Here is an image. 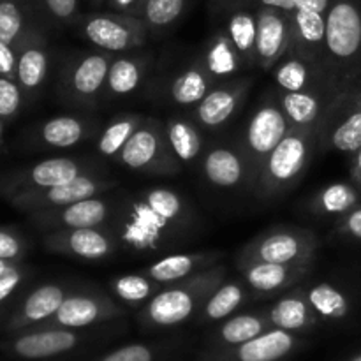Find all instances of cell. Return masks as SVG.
I'll return each mask as SVG.
<instances>
[{
    "label": "cell",
    "instance_id": "cell-10",
    "mask_svg": "<svg viewBox=\"0 0 361 361\" xmlns=\"http://www.w3.org/2000/svg\"><path fill=\"white\" fill-rule=\"evenodd\" d=\"M256 66L270 71L291 48V18L288 11L257 6L256 9Z\"/></svg>",
    "mask_w": 361,
    "mask_h": 361
},
{
    "label": "cell",
    "instance_id": "cell-48",
    "mask_svg": "<svg viewBox=\"0 0 361 361\" xmlns=\"http://www.w3.org/2000/svg\"><path fill=\"white\" fill-rule=\"evenodd\" d=\"M23 277L25 271L20 264H18L16 268H13L11 271H7V274L0 275V303L6 302V300L16 291V288L21 284Z\"/></svg>",
    "mask_w": 361,
    "mask_h": 361
},
{
    "label": "cell",
    "instance_id": "cell-18",
    "mask_svg": "<svg viewBox=\"0 0 361 361\" xmlns=\"http://www.w3.org/2000/svg\"><path fill=\"white\" fill-rule=\"evenodd\" d=\"M48 46L37 28L30 27L18 44L16 81L25 95L37 94L48 76Z\"/></svg>",
    "mask_w": 361,
    "mask_h": 361
},
{
    "label": "cell",
    "instance_id": "cell-46",
    "mask_svg": "<svg viewBox=\"0 0 361 361\" xmlns=\"http://www.w3.org/2000/svg\"><path fill=\"white\" fill-rule=\"evenodd\" d=\"M102 361H152V351L145 345H126L108 355Z\"/></svg>",
    "mask_w": 361,
    "mask_h": 361
},
{
    "label": "cell",
    "instance_id": "cell-17",
    "mask_svg": "<svg viewBox=\"0 0 361 361\" xmlns=\"http://www.w3.org/2000/svg\"><path fill=\"white\" fill-rule=\"evenodd\" d=\"M250 85L252 80L243 78V80L229 81L221 87H214L204 95L203 101L196 104L194 118L207 129H219L226 126L247 97Z\"/></svg>",
    "mask_w": 361,
    "mask_h": 361
},
{
    "label": "cell",
    "instance_id": "cell-24",
    "mask_svg": "<svg viewBox=\"0 0 361 361\" xmlns=\"http://www.w3.org/2000/svg\"><path fill=\"white\" fill-rule=\"evenodd\" d=\"M221 259L219 252H194V254H171L155 261L147 268L145 274L159 284L169 286L175 282L185 281L200 271L217 264Z\"/></svg>",
    "mask_w": 361,
    "mask_h": 361
},
{
    "label": "cell",
    "instance_id": "cell-13",
    "mask_svg": "<svg viewBox=\"0 0 361 361\" xmlns=\"http://www.w3.org/2000/svg\"><path fill=\"white\" fill-rule=\"evenodd\" d=\"M44 247L49 252L99 261L115 252L116 243L113 235L101 228H73L46 233Z\"/></svg>",
    "mask_w": 361,
    "mask_h": 361
},
{
    "label": "cell",
    "instance_id": "cell-45",
    "mask_svg": "<svg viewBox=\"0 0 361 361\" xmlns=\"http://www.w3.org/2000/svg\"><path fill=\"white\" fill-rule=\"evenodd\" d=\"M46 11L62 23H74L78 20V0H42Z\"/></svg>",
    "mask_w": 361,
    "mask_h": 361
},
{
    "label": "cell",
    "instance_id": "cell-23",
    "mask_svg": "<svg viewBox=\"0 0 361 361\" xmlns=\"http://www.w3.org/2000/svg\"><path fill=\"white\" fill-rule=\"evenodd\" d=\"M115 314H118V309L104 296L69 295L49 319L56 326L83 328Z\"/></svg>",
    "mask_w": 361,
    "mask_h": 361
},
{
    "label": "cell",
    "instance_id": "cell-14",
    "mask_svg": "<svg viewBox=\"0 0 361 361\" xmlns=\"http://www.w3.org/2000/svg\"><path fill=\"white\" fill-rule=\"evenodd\" d=\"M185 210L183 200L171 189H154L137 204L136 221H140V233L133 236L140 247L150 245L152 236L180 221Z\"/></svg>",
    "mask_w": 361,
    "mask_h": 361
},
{
    "label": "cell",
    "instance_id": "cell-32",
    "mask_svg": "<svg viewBox=\"0 0 361 361\" xmlns=\"http://www.w3.org/2000/svg\"><path fill=\"white\" fill-rule=\"evenodd\" d=\"M88 122L76 116H55L39 129V141L49 148H71L88 136Z\"/></svg>",
    "mask_w": 361,
    "mask_h": 361
},
{
    "label": "cell",
    "instance_id": "cell-35",
    "mask_svg": "<svg viewBox=\"0 0 361 361\" xmlns=\"http://www.w3.org/2000/svg\"><path fill=\"white\" fill-rule=\"evenodd\" d=\"M247 284L238 281H224L203 305V317L207 321H219L235 312L247 296Z\"/></svg>",
    "mask_w": 361,
    "mask_h": 361
},
{
    "label": "cell",
    "instance_id": "cell-25",
    "mask_svg": "<svg viewBox=\"0 0 361 361\" xmlns=\"http://www.w3.org/2000/svg\"><path fill=\"white\" fill-rule=\"evenodd\" d=\"M67 293L60 284H44L30 293L25 298L23 305L18 310L16 316L11 321V330L23 328L27 324L41 323L49 319L59 310L62 302L66 300Z\"/></svg>",
    "mask_w": 361,
    "mask_h": 361
},
{
    "label": "cell",
    "instance_id": "cell-44",
    "mask_svg": "<svg viewBox=\"0 0 361 361\" xmlns=\"http://www.w3.org/2000/svg\"><path fill=\"white\" fill-rule=\"evenodd\" d=\"M25 254V242L18 233L0 229V259L20 263Z\"/></svg>",
    "mask_w": 361,
    "mask_h": 361
},
{
    "label": "cell",
    "instance_id": "cell-28",
    "mask_svg": "<svg viewBox=\"0 0 361 361\" xmlns=\"http://www.w3.org/2000/svg\"><path fill=\"white\" fill-rule=\"evenodd\" d=\"M215 78L204 62H197L182 71L173 80L169 94L178 106H196L214 88Z\"/></svg>",
    "mask_w": 361,
    "mask_h": 361
},
{
    "label": "cell",
    "instance_id": "cell-1",
    "mask_svg": "<svg viewBox=\"0 0 361 361\" xmlns=\"http://www.w3.org/2000/svg\"><path fill=\"white\" fill-rule=\"evenodd\" d=\"M324 67L341 90L361 81V9L353 0L328 7Z\"/></svg>",
    "mask_w": 361,
    "mask_h": 361
},
{
    "label": "cell",
    "instance_id": "cell-38",
    "mask_svg": "<svg viewBox=\"0 0 361 361\" xmlns=\"http://www.w3.org/2000/svg\"><path fill=\"white\" fill-rule=\"evenodd\" d=\"M143 123V118L137 115H123L120 118L113 120L102 134L99 136L97 141V150L99 154L104 157H116L118 152L122 150L123 145L129 141L133 136L134 130Z\"/></svg>",
    "mask_w": 361,
    "mask_h": 361
},
{
    "label": "cell",
    "instance_id": "cell-33",
    "mask_svg": "<svg viewBox=\"0 0 361 361\" xmlns=\"http://www.w3.org/2000/svg\"><path fill=\"white\" fill-rule=\"evenodd\" d=\"M164 133L173 154L180 162H192L201 155V133L190 120L176 116L164 123Z\"/></svg>",
    "mask_w": 361,
    "mask_h": 361
},
{
    "label": "cell",
    "instance_id": "cell-30",
    "mask_svg": "<svg viewBox=\"0 0 361 361\" xmlns=\"http://www.w3.org/2000/svg\"><path fill=\"white\" fill-rule=\"evenodd\" d=\"M147 73V60L140 56H118L111 60L104 92L109 97H123L140 88Z\"/></svg>",
    "mask_w": 361,
    "mask_h": 361
},
{
    "label": "cell",
    "instance_id": "cell-39",
    "mask_svg": "<svg viewBox=\"0 0 361 361\" xmlns=\"http://www.w3.org/2000/svg\"><path fill=\"white\" fill-rule=\"evenodd\" d=\"M109 286H111V291L127 303H140L154 298L162 289V284L148 277L147 274L122 275L109 282Z\"/></svg>",
    "mask_w": 361,
    "mask_h": 361
},
{
    "label": "cell",
    "instance_id": "cell-27",
    "mask_svg": "<svg viewBox=\"0 0 361 361\" xmlns=\"http://www.w3.org/2000/svg\"><path fill=\"white\" fill-rule=\"evenodd\" d=\"M317 314L310 305L307 293L296 289L291 295H286L275 303L268 312V319L275 328L286 331L303 330L316 321Z\"/></svg>",
    "mask_w": 361,
    "mask_h": 361
},
{
    "label": "cell",
    "instance_id": "cell-29",
    "mask_svg": "<svg viewBox=\"0 0 361 361\" xmlns=\"http://www.w3.org/2000/svg\"><path fill=\"white\" fill-rule=\"evenodd\" d=\"M295 348V338L289 331L275 328L257 335L252 341L238 345L236 358L240 361H277Z\"/></svg>",
    "mask_w": 361,
    "mask_h": 361
},
{
    "label": "cell",
    "instance_id": "cell-12",
    "mask_svg": "<svg viewBox=\"0 0 361 361\" xmlns=\"http://www.w3.org/2000/svg\"><path fill=\"white\" fill-rule=\"evenodd\" d=\"M111 56L108 53H88L78 56L63 69L62 87L67 97L76 104H90L104 90Z\"/></svg>",
    "mask_w": 361,
    "mask_h": 361
},
{
    "label": "cell",
    "instance_id": "cell-47",
    "mask_svg": "<svg viewBox=\"0 0 361 361\" xmlns=\"http://www.w3.org/2000/svg\"><path fill=\"white\" fill-rule=\"evenodd\" d=\"M338 233L349 236V238L361 240V207L353 208L351 212L342 215L338 222Z\"/></svg>",
    "mask_w": 361,
    "mask_h": 361
},
{
    "label": "cell",
    "instance_id": "cell-43",
    "mask_svg": "<svg viewBox=\"0 0 361 361\" xmlns=\"http://www.w3.org/2000/svg\"><path fill=\"white\" fill-rule=\"evenodd\" d=\"M25 94L16 80L0 76V118L9 120L20 113Z\"/></svg>",
    "mask_w": 361,
    "mask_h": 361
},
{
    "label": "cell",
    "instance_id": "cell-36",
    "mask_svg": "<svg viewBox=\"0 0 361 361\" xmlns=\"http://www.w3.org/2000/svg\"><path fill=\"white\" fill-rule=\"evenodd\" d=\"M307 298L317 316L326 317V319H342L349 314V300L341 289L335 288L330 282L314 284L307 291Z\"/></svg>",
    "mask_w": 361,
    "mask_h": 361
},
{
    "label": "cell",
    "instance_id": "cell-11",
    "mask_svg": "<svg viewBox=\"0 0 361 361\" xmlns=\"http://www.w3.org/2000/svg\"><path fill=\"white\" fill-rule=\"evenodd\" d=\"M83 175H88V173L81 162L69 157H53L7 176L6 180L0 182V190H2L4 196H13L21 190L41 189V187H53L73 182Z\"/></svg>",
    "mask_w": 361,
    "mask_h": 361
},
{
    "label": "cell",
    "instance_id": "cell-21",
    "mask_svg": "<svg viewBox=\"0 0 361 361\" xmlns=\"http://www.w3.org/2000/svg\"><path fill=\"white\" fill-rule=\"evenodd\" d=\"M279 88L286 92L316 90V88H341L331 81L330 74L319 63H312L298 55H288L274 67Z\"/></svg>",
    "mask_w": 361,
    "mask_h": 361
},
{
    "label": "cell",
    "instance_id": "cell-50",
    "mask_svg": "<svg viewBox=\"0 0 361 361\" xmlns=\"http://www.w3.org/2000/svg\"><path fill=\"white\" fill-rule=\"evenodd\" d=\"M109 7L116 13L130 14V16H140L143 11L145 0H108Z\"/></svg>",
    "mask_w": 361,
    "mask_h": 361
},
{
    "label": "cell",
    "instance_id": "cell-6",
    "mask_svg": "<svg viewBox=\"0 0 361 361\" xmlns=\"http://www.w3.org/2000/svg\"><path fill=\"white\" fill-rule=\"evenodd\" d=\"M319 242L312 231L277 228L250 240L240 250L238 261H267L279 264L314 263Z\"/></svg>",
    "mask_w": 361,
    "mask_h": 361
},
{
    "label": "cell",
    "instance_id": "cell-16",
    "mask_svg": "<svg viewBox=\"0 0 361 361\" xmlns=\"http://www.w3.org/2000/svg\"><path fill=\"white\" fill-rule=\"evenodd\" d=\"M337 88H316V90L286 92L277 94V101L291 127H317L319 129L328 108L337 97Z\"/></svg>",
    "mask_w": 361,
    "mask_h": 361
},
{
    "label": "cell",
    "instance_id": "cell-22",
    "mask_svg": "<svg viewBox=\"0 0 361 361\" xmlns=\"http://www.w3.org/2000/svg\"><path fill=\"white\" fill-rule=\"evenodd\" d=\"M201 169L207 182L219 189H233L242 185L245 180L252 182L249 164L242 150L229 147H217L207 152L201 162Z\"/></svg>",
    "mask_w": 361,
    "mask_h": 361
},
{
    "label": "cell",
    "instance_id": "cell-5",
    "mask_svg": "<svg viewBox=\"0 0 361 361\" xmlns=\"http://www.w3.org/2000/svg\"><path fill=\"white\" fill-rule=\"evenodd\" d=\"M289 129H291V126H289L288 118H286L284 111L279 104L277 94L263 97V101L257 104V108L254 109L249 122H247L243 143L240 148L247 164H249L252 185L267 155L281 143Z\"/></svg>",
    "mask_w": 361,
    "mask_h": 361
},
{
    "label": "cell",
    "instance_id": "cell-51",
    "mask_svg": "<svg viewBox=\"0 0 361 361\" xmlns=\"http://www.w3.org/2000/svg\"><path fill=\"white\" fill-rule=\"evenodd\" d=\"M257 6H267V7H277L282 11H291L300 9V0H256Z\"/></svg>",
    "mask_w": 361,
    "mask_h": 361
},
{
    "label": "cell",
    "instance_id": "cell-26",
    "mask_svg": "<svg viewBox=\"0 0 361 361\" xmlns=\"http://www.w3.org/2000/svg\"><path fill=\"white\" fill-rule=\"evenodd\" d=\"M78 344V337L69 330H42L27 334L13 342L16 355L28 360L48 358L71 351Z\"/></svg>",
    "mask_w": 361,
    "mask_h": 361
},
{
    "label": "cell",
    "instance_id": "cell-54",
    "mask_svg": "<svg viewBox=\"0 0 361 361\" xmlns=\"http://www.w3.org/2000/svg\"><path fill=\"white\" fill-rule=\"evenodd\" d=\"M2 136H4V120L0 118V147H2Z\"/></svg>",
    "mask_w": 361,
    "mask_h": 361
},
{
    "label": "cell",
    "instance_id": "cell-49",
    "mask_svg": "<svg viewBox=\"0 0 361 361\" xmlns=\"http://www.w3.org/2000/svg\"><path fill=\"white\" fill-rule=\"evenodd\" d=\"M18 51L14 46L0 41V76H7L16 80Z\"/></svg>",
    "mask_w": 361,
    "mask_h": 361
},
{
    "label": "cell",
    "instance_id": "cell-2",
    "mask_svg": "<svg viewBox=\"0 0 361 361\" xmlns=\"http://www.w3.org/2000/svg\"><path fill=\"white\" fill-rule=\"evenodd\" d=\"M317 127H291L267 155L256 176L257 194L264 200L284 196L302 180L317 150Z\"/></svg>",
    "mask_w": 361,
    "mask_h": 361
},
{
    "label": "cell",
    "instance_id": "cell-40",
    "mask_svg": "<svg viewBox=\"0 0 361 361\" xmlns=\"http://www.w3.org/2000/svg\"><path fill=\"white\" fill-rule=\"evenodd\" d=\"M28 28L30 25L18 0H0V41L14 46L18 51V44Z\"/></svg>",
    "mask_w": 361,
    "mask_h": 361
},
{
    "label": "cell",
    "instance_id": "cell-3",
    "mask_svg": "<svg viewBox=\"0 0 361 361\" xmlns=\"http://www.w3.org/2000/svg\"><path fill=\"white\" fill-rule=\"evenodd\" d=\"M226 281V267L214 264L185 281L169 284L148 302L147 319L157 326H175L189 319Z\"/></svg>",
    "mask_w": 361,
    "mask_h": 361
},
{
    "label": "cell",
    "instance_id": "cell-56",
    "mask_svg": "<svg viewBox=\"0 0 361 361\" xmlns=\"http://www.w3.org/2000/svg\"><path fill=\"white\" fill-rule=\"evenodd\" d=\"M94 2H97V4H101V2H102V0H94Z\"/></svg>",
    "mask_w": 361,
    "mask_h": 361
},
{
    "label": "cell",
    "instance_id": "cell-42",
    "mask_svg": "<svg viewBox=\"0 0 361 361\" xmlns=\"http://www.w3.org/2000/svg\"><path fill=\"white\" fill-rule=\"evenodd\" d=\"M185 9V0H145L141 20L148 28H168L182 16Z\"/></svg>",
    "mask_w": 361,
    "mask_h": 361
},
{
    "label": "cell",
    "instance_id": "cell-7",
    "mask_svg": "<svg viewBox=\"0 0 361 361\" xmlns=\"http://www.w3.org/2000/svg\"><path fill=\"white\" fill-rule=\"evenodd\" d=\"M116 161L133 171L166 173L178 171L180 161L173 154L164 133V123L155 120H143L140 127L134 130L122 150L116 155Z\"/></svg>",
    "mask_w": 361,
    "mask_h": 361
},
{
    "label": "cell",
    "instance_id": "cell-31",
    "mask_svg": "<svg viewBox=\"0 0 361 361\" xmlns=\"http://www.w3.org/2000/svg\"><path fill=\"white\" fill-rule=\"evenodd\" d=\"M256 11H233L226 25V34L242 56L245 67L256 66Z\"/></svg>",
    "mask_w": 361,
    "mask_h": 361
},
{
    "label": "cell",
    "instance_id": "cell-41",
    "mask_svg": "<svg viewBox=\"0 0 361 361\" xmlns=\"http://www.w3.org/2000/svg\"><path fill=\"white\" fill-rule=\"evenodd\" d=\"M267 321L256 314H242V316H235L224 323L221 328V338L231 345L245 344V342L252 341L257 335L264 334L267 330Z\"/></svg>",
    "mask_w": 361,
    "mask_h": 361
},
{
    "label": "cell",
    "instance_id": "cell-19",
    "mask_svg": "<svg viewBox=\"0 0 361 361\" xmlns=\"http://www.w3.org/2000/svg\"><path fill=\"white\" fill-rule=\"evenodd\" d=\"M238 268L243 274V282L252 291L277 293L291 288L296 282L309 275L312 263L279 264L267 261H238Z\"/></svg>",
    "mask_w": 361,
    "mask_h": 361
},
{
    "label": "cell",
    "instance_id": "cell-37",
    "mask_svg": "<svg viewBox=\"0 0 361 361\" xmlns=\"http://www.w3.org/2000/svg\"><path fill=\"white\" fill-rule=\"evenodd\" d=\"M204 66L210 69L214 78H226L235 74L240 67L243 66L242 56L236 51L233 46L231 39L228 37L226 30L219 32L212 41L210 49H208V56L204 60Z\"/></svg>",
    "mask_w": 361,
    "mask_h": 361
},
{
    "label": "cell",
    "instance_id": "cell-52",
    "mask_svg": "<svg viewBox=\"0 0 361 361\" xmlns=\"http://www.w3.org/2000/svg\"><path fill=\"white\" fill-rule=\"evenodd\" d=\"M351 178L353 182L361 185V148L355 154V161H353V168H351Z\"/></svg>",
    "mask_w": 361,
    "mask_h": 361
},
{
    "label": "cell",
    "instance_id": "cell-34",
    "mask_svg": "<svg viewBox=\"0 0 361 361\" xmlns=\"http://www.w3.org/2000/svg\"><path fill=\"white\" fill-rule=\"evenodd\" d=\"M360 190L351 183H331L317 190L310 203V212L317 215H344L356 208Z\"/></svg>",
    "mask_w": 361,
    "mask_h": 361
},
{
    "label": "cell",
    "instance_id": "cell-9",
    "mask_svg": "<svg viewBox=\"0 0 361 361\" xmlns=\"http://www.w3.org/2000/svg\"><path fill=\"white\" fill-rule=\"evenodd\" d=\"M113 187H116V182L83 175L73 182L60 183V185L21 190V192L9 196V201L16 210L34 214V212L67 207V204L78 203V201L88 200V197H97Z\"/></svg>",
    "mask_w": 361,
    "mask_h": 361
},
{
    "label": "cell",
    "instance_id": "cell-15",
    "mask_svg": "<svg viewBox=\"0 0 361 361\" xmlns=\"http://www.w3.org/2000/svg\"><path fill=\"white\" fill-rule=\"evenodd\" d=\"M28 215L37 228L46 229V231L73 228H101L109 217V204L97 196L62 208L34 212V214Z\"/></svg>",
    "mask_w": 361,
    "mask_h": 361
},
{
    "label": "cell",
    "instance_id": "cell-55",
    "mask_svg": "<svg viewBox=\"0 0 361 361\" xmlns=\"http://www.w3.org/2000/svg\"><path fill=\"white\" fill-rule=\"evenodd\" d=\"M351 361H361V355H360V356H356V358H355V360H351Z\"/></svg>",
    "mask_w": 361,
    "mask_h": 361
},
{
    "label": "cell",
    "instance_id": "cell-53",
    "mask_svg": "<svg viewBox=\"0 0 361 361\" xmlns=\"http://www.w3.org/2000/svg\"><path fill=\"white\" fill-rule=\"evenodd\" d=\"M20 263H14V261H6V259H0V275L7 274L11 271L13 268H16Z\"/></svg>",
    "mask_w": 361,
    "mask_h": 361
},
{
    "label": "cell",
    "instance_id": "cell-20",
    "mask_svg": "<svg viewBox=\"0 0 361 361\" xmlns=\"http://www.w3.org/2000/svg\"><path fill=\"white\" fill-rule=\"evenodd\" d=\"M289 18H291L293 39L288 53L324 67L326 14L309 9H296L289 13Z\"/></svg>",
    "mask_w": 361,
    "mask_h": 361
},
{
    "label": "cell",
    "instance_id": "cell-4",
    "mask_svg": "<svg viewBox=\"0 0 361 361\" xmlns=\"http://www.w3.org/2000/svg\"><path fill=\"white\" fill-rule=\"evenodd\" d=\"M353 154L361 148V81L338 92L317 134V150Z\"/></svg>",
    "mask_w": 361,
    "mask_h": 361
},
{
    "label": "cell",
    "instance_id": "cell-8",
    "mask_svg": "<svg viewBox=\"0 0 361 361\" xmlns=\"http://www.w3.org/2000/svg\"><path fill=\"white\" fill-rule=\"evenodd\" d=\"M81 34L102 51L122 53L145 44L148 25L140 16L123 13L90 14L81 23Z\"/></svg>",
    "mask_w": 361,
    "mask_h": 361
}]
</instances>
